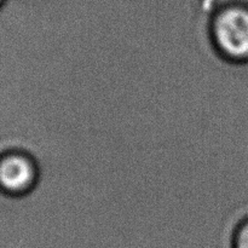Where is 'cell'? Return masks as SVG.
<instances>
[{
	"label": "cell",
	"instance_id": "obj_1",
	"mask_svg": "<svg viewBox=\"0 0 248 248\" xmlns=\"http://www.w3.org/2000/svg\"><path fill=\"white\" fill-rule=\"evenodd\" d=\"M211 38L217 52L232 63H248V2L223 5L211 21Z\"/></svg>",
	"mask_w": 248,
	"mask_h": 248
},
{
	"label": "cell",
	"instance_id": "obj_2",
	"mask_svg": "<svg viewBox=\"0 0 248 248\" xmlns=\"http://www.w3.org/2000/svg\"><path fill=\"white\" fill-rule=\"evenodd\" d=\"M40 167L35 157L21 149L0 153V193L10 198H22L36 188Z\"/></svg>",
	"mask_w": 248,
	"mask_h": 248
},
{
	"label": "cell",
	"instance_id": "obj_3",
	"mask_svg": "<svg viewBox=\"0 0 248 248\" xmlns=\"http://www.w3.org/2000/svg\"><path fill=\"white\" fill-rule=\"evenodd\" d=\"M232 248H248V216L240 220L235 228Z\"/></svg>",
	"mask_w": 248,
	"mask_h": 248
},
{
	"label": "cell",
	"instance_id": "obj_4",
	"mask_svg": "<svg viewBox=\"0 0 248 248\" xmlns=\"http://www.w3.org/2000/svg\"><path fill=\"white\" fill-rule=\"evenodd\" d=\"M4 4H5V0H0V10L2 9V6H4Z\"/></svg>",
	"mask_w": 248,
	"mask_h": 248
}]
</instances>
